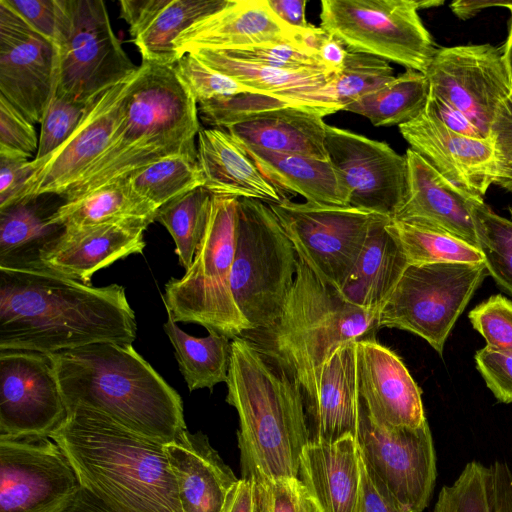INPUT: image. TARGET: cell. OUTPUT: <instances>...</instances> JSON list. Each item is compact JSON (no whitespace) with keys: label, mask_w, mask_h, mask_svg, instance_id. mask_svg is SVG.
Here are the masks:
<instances>
[{"label":"cell","mask_w":512,"mask_h":512,"mask_svg":"<svg viewBox=\"0 0 512 512\" xmlns=\"http://www.w3.org/2000/svg\"><path fill=\"white\" fill-rule=\"evenodd\" d=\"M28 156L0 149V209L13 205L34 172Z\"/></svg>","instance_id":"cell-53"},{"label":"cell","mask_w":512,"mask_h":512,"mask_svg":"<svg viewBox=\"0 0 512 512\" xmlns=\"http://www.w3.org/2000/svg\"><path fill=\"white\" fill-rule=\"evenodd\" d=\"M426 107L451 131L472 138H486L461 111L431 91Z\"/></svg>","instance_id":"cell-55"},{"label":"cell","mask_w":512,"mask_h":512,"mask_svg":"<svg viewBox=\"0 0 512 512\" xmlns=\"http://www.w3.org/2000/svg\"><path fill=\"white\" fill-rule=\"evenodd\" d=\"M129 79L91 101L76 131L57 150L41 160L32 159L34 172L14 204L43 195L62 196L80 179L109 145Z\"/></svg>","instance_id":"cell-20"},{"label":"cell","mask_w":512,"mask_h":512,"mask_svg":"<svg viewBox=\"0 0 512 512\" xmlns=\"http://www.w3.org/2000/svg\"><path fill=\"white\" fill-rule=\"evenodd\" d=\"M226 402L239 416L242 477H298L310 442L298 384L243 336L231 340Z\"/></svg>","instance_id":"cell-4"},{"label":"cell","mask_w":512,"mask_h":512,"mask_svg":"<svg viewBox=\"0 0 512 512\" xmlns=\"http://www.w3.org/2000/svg\"><path fill=\"white\" fill-rule=\"evenodd\" d=\"M132 188L157 209L174 198L204 185L197 155L164 157L127 176Z\"/></svg>","instance_id":"cell-40"},{"label":"cell","mask_w":512,"mask_h":512,"mask_svg":"<svg viewBox=\"0 0 512 512\" xmlns=\"http://www.w3.org/2000/svg\"><path fill=\"white\" fill-rule=\"evenodd\" d=\"M356 342L339 346L322 369L316 398L305 411L310 442L356 438L360 407Z\"/></svg>","instance_id":"cell-28"},{"label":"cell","mask_w":512,"mask_h":512,"mask_svg":"<svg viewBox=\"0 0 512 512\" xmlns=\"http://www.w3.org/2000/svg\"><path fill=\"white\" fill-rule=\"evenodd\" d=\"M201 120L241 144L328 161L326 123L332 109L273 95L243 93L199 103Z\"/></svg>","instance_id":"cell-12"},{"label":"cell","mask_w":512,"mask_h":512,"mask_svg":"<svg viewBox=\"0 0 512 512\" xmlns=\"http://www.w3.org/2000/svg\"><path fill=\"white\" fill-rule=\"evenodd\" d=\"M347 52L345 46L329 34L318 50V57L328 69L338 73L343 68Z\"/></svg>","instance_id":"cell-60"},{"label":"cell","mask_w":512,"mask_h":512,"mask_svg":"<svg viewBox=\"0 0 512 512\" xmlns=\"http://www.w3.org/2000/svg\"><path fill=\"white\" fill-rule=\"evenodd\" d=\"M415 0H322L321 28L347 49L426 73L436 52Z\"/></svg>","instance_id":"cell-11"},{"label":"cell","mask_w":512,"mask_h":512,"mask_svg":"<svg viewBox=\"0 0 512 512\" xmlns=\"http://www.w3.org/2000/svg\"><path fill=\"white\" fill-rule=\"evenodd\" d=\"M23 201L0 209V267L40 268L42 249L63 227L49 222L33 204Z\"/></svg>","instance_id":"cell-35"},{"label":"cell","mask_w":512,"mask_h":512,"mask_svg":"<svg viewBox=\"0 0 512 512\" xmlns=\"http://www.w3.org/2000/svg\"><path fill=\"white\" fill-rule=\"evenodd\" d=\"M407 194L393 219L445 233L479 249L472 219L475 199L442 176L421 155L407 149Z\"/></svg>","instance_id":"cell-24"},{"label":"cell","mask_w":512,"mask_h":512,"mask_svg":"<svg viewBox=\"0 0 512 512\" xmlns=\"http://www.w3.org/2000/svg\"><path fill=\"white\" fill-rule=\"evenodd\" d=\"M410 148L469 196L483 200L495 183L497 164L493 141L451 131L426 106L413 120L399 126Z\"/></svg>","instance_id":"cell-21"},{"label":"cell","mask_w":512,"mask_h":512,"mask_svg":"<svg viewBox=\"0 0 512 512\" xmlns=\"http://www.w3.org/2000/svg\"><path fill=\"white\" fill-rule=\"evenodd\" d=\"M56 45L0 0V96L33 124L54 94Z\"/></svg>","instance_id":"cell-19"},{"label":"cell","mask_w":512,"mask_h":512,"mask_svg":"<svg viewBox=\"0 0 512 512\" xmlns=\"http://www.w3.org/2000/svg\"><path fill=\"white\" fill-rule=\"evenodd\" d=\"M81 487L52 438L0 437V512H62Z\"/></svg>","instance_id":"cell-15"},{"label":"cell","mask_w":512,"mask_h":512,"mask_svg":"<svg viewBox=\"0 0 512 512\" xmlns=\"http://www.w3.org/2000/svg\"><path fill=\"white\" fill-rule=\"evenodd\" d=\"M429 92L427 76L408 69L379 89L348 104L343 110L366 117L374 126H400L422 112Z\"/></svg>","instance_id":"cell-37"},{"label":"cell","mask_w":512,"mask_h":512,"mask_svg":"<svg viewBox=\"0 0 512 512\" xmlns=\"http://www.w3.org/2000/svg\"><path fill=\"white\" fill-rule=\"evenodd\" d=\"M267 3L276 17L289 27L301 31L312 26L305 16L306 0H267Z\"/></svg>","instance_id":"cell-57"},{"label":"cell","mask_w":512,"mask_h":512,"mask_svg":"<svg viewBox=\"0 0 512 512\" xmlns=\"http://www.w3.org/2000/svg\"><path fill=\"white\" fill-rule=\"evenodd\" d=\"M356 442L364 463L408 512H422L436 480V456L426 421L419 427H383L360 401Z\"/></svg>","instance_id":"cell-16"},{"label":"cell","mask_w":512,"mask_h":512,"mask_svg":"<svg viewBox=\"0 0 512 512\" xmlns=\"http://www.w3.org/2000/svg\"><path fill=\"white\" fill-rule=\"evenodd\" d=\"M297 255L325 283L340 292L374 223L383 216L350 206L293 202L284 196L268 204Z\"/></svg>","instance_id":"cell-13"},{"label":"cell","mask_w":512,"mask_h":512,"mask_svg":"<svg viewBox=\"0 0 512 512\" xmlns=\"http://www.w3.org/2000/svg\"><path fill=\"white\" fill-rule=\"evenodd\" d=\"M386 229L400 245L409 265L484 261L479 249L445 233L396 219H390Z\"/></svg>","instance_id":"cell-41"},{"label":"cell","mask_w":512,"mask_h":512,"mask_svg":"<svg viewBox=\"0 0 512 512\" xmlns=\"http://www.w3.org/2000/svg\"><path fill=\"white\" fill-rule=\"evenodd\" d=\"M230 0H121L120 16L142 61L174 65L175 42L196 22L222 10Z\"/></svg>","instance_id":"cell-27"},{"label":"cell","mask_w":512,"mask_h":512,"mask_svg":"<svg viewBox=\"0 0 512 512\" xmlns=\"http://www.w3.org/2000/svg\"><path fill=\"white\" fill-rule=\"evenodd\" d=\"M378 312L348 301L298 256L297 273L277 320L245 332L301 389L305 411L313 404L322 369L341 345L376 339Z\"/></svg>","instance_id":"cell-6"},{"label":"cell","mask_w":512,"mask_h":512,"mask_svg":"<svg viewBox=\"0 0 512 512\" xmlns=\"http://www.w3.org/2000/svg\"><path fill=\"white\" fill-rule=\"evenodd\" d=\"M418 9H428L432 7H438L440 5L444 4L443 0H423V1H416Z\"/></svg>","instance_id":"cell-63"},{"label":"cell","mask_w":512,"mask_h":512,"mask_svg":"<svg viewBox=\"0 0 512 512\" xmlns=\"http://www.w3.org/2000/svg\"><path fill=\"white\" fill-rule=\"evenodd\" d=\"M475 362L496 399L502 403H512V353L486 345L476 352Z\"/></svg>","instance_id":"cell-50"},{"label":"cell","mask_w":512,"mask_h":512,"mask_svg":"<svg viewBox=\"0 0 512 512\" xmlns=\"http://www.w3.org/2000/svg\"><path fill=\"white\" fill-rule=\"evenodd\" d=\"M512 2L508 1H488V0H458L450 4L452 12L462 20L474 17L484 9L491 7L510 8Z\"/></svg>","instance_id":"cell-61"},{"label":"cell","mask_w":512,"mask_h":512,"mask_svg":"<svg viewBox=\"0 0 512 512\" xmlns=\"http://www.w3.org/2000/svg\"><path fill=\"white\" fill-rule=\"evenodd\" d=\"M174 66L197 104L250 93L237 81L208 67L192 53L180 57Z\"/></svg>","instance_id":"cell-47"},{"label":"cell","mask_w":512,"mask_h":512,"mask_svg":"<svg viewBox=\"0 0 512 512\" xmlns=\"http://www.w3.org/2000/svg\"><path fill=\"white\" fill-rule=\"evenodd\" d=\"M394 77L393 68L387 61L348 51L342 70L320 89L307 93L305 100L338 112Z\"/></svg>","instance_id":"cell-38"},{"label":"cell","mask_w":512,"mask_h":512,"mask_svg":"<svg viewBox=\"0 0 512 512\" xmlns=\"http://www.w3.org/2000/svg\"><path fill=\"white\" fill-rule=\"evenodd\" d=\"M487 273L484 261L408 265L379 311L378 328L411 332L442 355L453 326Z\"/></svg>","instance_id":"cell-10"},{"label":"cell","mask_w":512,"mask_h":512,"mask_svg":"<svg viewBox=\"0 0 512 512\" xmlns=\"http://www.w3.org/2000/svg\"><path fill=\"white\" fill-rule=\"evenodd\" d=\"M492 512H512V471L506 462L496 461L490 467Z\"/></svg>","instance_id":"cell-56"},{"label":"cell","mask_w":512,"mask_h":512,"mask_svg":"<svg viewBox=\"0 0 512 512\" xmlns=\"http://www.w3.org/2000/svg\"><path fill=\"white\" fill-rule=\"evenodd\" d=\"M389 220L380 217L374 223L340 290L349 303L378 313L409 265L400 245L386 229Z\"/></svg>","instance_id":"cell-31"},{"label":"cell","mask_w":512,"mask_h":512,"mask_svg":"<svg viewBox=\"0 0 512 512\" xmlns=\"http://www.w3.org/2000/svg\"><path fill=\"white\" fill-rule=\"evenodd\" d=\"M360 457L355 437L334 443L309 442L300 457L298 478L320 512H358Z\"/></svg>","instance_id":"cell-29"},{"label":"cell","mask_w":512,"mask_h":512,"mask_svg":"<svg viewBox=\"0 0 512 512\" xmlns=\"http://www.w3.org/2000/svg\"><path fill=\"white\" fill-rule=\"evenodd\" d=\"M136 332L121 285L94 287L45 268L0 267V351L132 344Z\"/></svg>","instance_id":"cell-1"},{"label":"cell","mask_w":512,"mask_h":512,"mask_svg":"<svg viewBox=\"0 0 512 512\" xmlns=\"http://www.w3.org/2000/svg\"><path fill=\"white\" fill-rule=\"evenodd\" d=\"M296 249L271 207L238 198L231 290L250 330L270 327L294 283Z\"/></svg>","instance_id":"cell-7"},{"label":"cell","mask_w":512,"mask_h":512,"mask_svg":"<svg viewBox=\"0 0 512 512\" xmlns=\"http://www.w3.org/2000/svg\"><path fill=\"white\" fill-rule=\"evenodd\" d=\"M34 29L56 44L61 28V0H6Z\"/></svg>","instance_id":"cell-52"},{"label":"cell","mask_w":512,"mask_h":512,"mask_svg":"<svg viewBox=\"0 0 512 512\" xmlns=\"http://www.w3.org/2000/svg\"><path fill=\"white\" fill-rule=\"evenodd\" d=\"M433 512H492L490 468L467 463L452 484L442 487Z\"/></svg>","instance_id":"cell-43"},{"label":"cell","mask_w":512,"mask_h":512,"mask_svg":"<svg viewBox=\"0 0 512 512\" xmlns=\"http://www.w3.org/2000/svg\"><path fill=\"white\" fill-rule=\"evenodd\" d=\"M252 482L253 512H320L298 477H242Z\"/></svg>","instance_id":"cell-44"},{"label":"cell","mask_w":512,"mask_h":512,"mask_svg":"<svg viewBox=\"0 0 512 512\" xmlns=\"http://www.w3.org/2000/svg\"><path fill=\"white\" fill-rule=\"evenodd\" d=\"M38 146L39 137L34 124L0 96V149L32 158L36 155Z\"/></svg>","instance_id":"cell-49"},{"label":"cell","mask_w":512,"mask_h":512,"mask_svg":"<svg viewBox=\"0 0 512 512\" xmlns=\"http://www.w3.org/2000/svg\"><path fill=\"white\" fill-rule=\"evenodd\" d=\"M238 198L213 195L206 232L191 266L165 285L163 302L174 321L192 322L230 339L250 325L239 311L231 290Z\"/></svg>","instance_id":"cell-8"},{"label":"cell","mask_w":512,"mask_h":512,"mask_svg":"<svg viewBox=\"0 0 512 512\" xmlns=\"http://www.w3.org/2000/svg\"><path fill=\"white\" fill-rule=\"evenodd\" d=\"M220 51L240 61L280 70L334 72L317 54L294 44L271 43Z\"/></svg>","instance_id":"cell-45"},{"label":"cell","mask_w":512,"mask_h":512,"mask_svg":"<svg viewBox=\"0 0 512 512\" xmlns=\"http://www.w3.org/2000/svg\"><path fill=\"white\" fill-rule=\"evenodd\" d=\"M239 144L266 179L281 192L299 194L308 202L346 206L329 161Z\"/></svg>","instance_id":"cell-32"},{"label":"cell","mask_w":512,"mask_h":512,"mask_svg":"<svg viewBox=\"0 0 512 512\" xmlns=\"http://www.w3.org/2000/svg\"><path fill=\"white\" fill-rule=\"evenodd\" d=\"M62 512H137L104 500L81 487Z\"/></svg>","instance_id":"cell-58"},{"label":"cell","mask_w":512,"mask_h":512,"mask_svg":"<svg viewBox=\"0 0 512 512\" xmlns=\"http://www.w3.org/2000/svg\"><path fill=\"white\" fill-rule=\"evenodd\" d=\"M213 194L200 186L161 206L155 221L172 236L180 265L187 270L194 259L208 225Z\"/></svg>","instance_id":"cell-39"},{"label":"cell","mask_w":512,"mask_h":512,"mask_svg":"<svg viewBox=\"0 0 512 512\" xmlns=\"http://www.w3.org/2000/svg\"><path fill=\"white\" fill-rule=\"evenodd\" d=\"M197 160L204 185L213 195L279 203L282 192L260 172L244 148L224 129H201Z\"/></svg>","instance_id":"cell-30"},{"label":"cell","mask_w":512,"mask_h":512,"mask_svg":"<svg viewBox=\"0 0 512 512\" xmlns=\"http://www.w3.org/2000/svg\"><path fill=\"white\" fill-rule=\"evenodd\" d=\"M223 512H253L252 482L241 478L231 490Z\"/></svg>","instance_id":"cell-59"},{"label":"cell","mask_w":512,"mask_h":512,"mask_svg":"<svg viewBox=\"0 0 512 512\" xmlns=\"http://www.w3.org/2000/svg\"><path fill=\"white\" fill-rule=\"evenodd\" d=\"M153 221L128 219L66 227L40 253V268L91 285L95 272L119 259L141 254L144 232Z\"/></svg>","instance_id":"cell-23"},{"label":"cell","mask_w":512,"mask_h":512,"mask_svg":"<svg viewBox=\"0 0 512 512\" xmlns=\"http://www.w3.org/2000/svg\"><path fill=\"white\" fill-rule=\"evenodd\" d=\"M359 398L383 427H419L427 420L422 392L401 358L376 339L356 342Z\"/></svg>","instance_id":"cell-22"},{"label":"cell","mask_w":512,"mask_h":512,"mask_svg":"<svg viewBox=\"0 0 512 512\" xmlns=\"http://www.w3.org/2000/svg\"><path fill=\"white\" fill-rule=\"evenodd\" d=\"M197 102L174 65L142 61L128 81L109 145L61 197L79 199L175 154L197 155Z\"/></svg>","instance_id":"cell-3"},{"label":"cell","mask_w":512,"mask_h":512,"mask_svg":"<svg viewBox=\"0 0 512 512\" xmlns=\"http://www.w3.org/2000/svg\"><path fill=\"white\" fill-rule=\"evenodd\" d=\"M191 53L208 67L237 81L250 93L273 95L293 102L320 89L337 74L270 68L231 58L220 50L201 49Z\"/></svg>","instance_id":"cell-33"},{"label":"cell","mask_w":512,"mask_h":512,"mask_svg":"<svg viewBox=\"0 0 512 512\" xmlns=\"http://www.w3.org/2000/svg\"><path fill=\"white\" fill-rule=\"evenodd\" d=\"M300 33L279 20L267 0H230L222 10L181 33L175 50L179 59L201 49L230 50L271 43L305 48Z\"/></svg>","instance_id":"cell-25"},{"label":"cell","mask_w":512,"mask_h":512,"mask_svg":"<svg viewBox=\"0 0 512 512\" xmlns=\"http://www.w3.org/2000/svg\"><path fill=\"white\" fill-rule=\"evenodd\" d=\"M425 75L430 91L461 111L488 138L501 104L512 93L502 49L490 44L442 47Z\"/></svg>","instance_id":"cell-17"},{"label":"cell","mask_w":512,"mask_h":512,"mask_svg":"<svg viewBox=\"0 0 512 512\" xmlns=\"http://www.w3.org/2000/svg\"><path fill=\"white\" fill-rule=\"evenodd\" d=\"M358 512H408L379 477L364 463L360 453Z\"/></svg>","instance_id":"cell-54"},{"label":"cell","mask_w":512,"mask_h":512,"mask_svg":"<svg viewBox=\"0 0 512 512\" xmlns=\"http://www.w3.org/2000/svg\"><path fill=\"white\" fill-rule=\"evenodd\" d=\"M85 489L137 512H182L165 445L87 410L50 435Z\"/></svg>","instance_id":"cell-5"},{"label":"cell","mask_w":512,"mask_h":512,"mask_svg":"<svg viewBox=\"0 0 512 512\" xmlns=\"http://www.w3.org/2000/svg\"><path fill=\"white\" fill-rule=\"evenodd\" d=\"M472 219L488 274L512 296V221L474 200Z\"/></svg>","instance_id":"cell-42"},{"label":"cell","mask_w":512,"mask_h":512,"mask_svg":"<svg viewBox=\"0 0 512 512\" xmlns=\"http://www.w3.org/2000/svg\"><path fill=\"white\" fill-rule=\"evenodd\" d=\"M89 104L53 94L40 123L39 146L33 159L41 160L64 144L82 122Z\"/></svg>","instance_id":"cell-46"},{"label":"cell","mask_w":512,"mask_h":512,"mask_svg":"<svg viewBox=\"0 0 512 512\" xmlns=\"http://www.w3.org/2000/svg\"><path fill=\"white\" fill-rule=\"evenodd\" d=\"M165 451L182 512H223L238 480L202 432L183 430Z\"/></svg>","instance_id":"cell-26"},{"label":"cell","mask_w":512,"mask_h":512,"mask_svg":"<svg viewBox=\"0 0 512 512\" xmlns=\"http://www.w3.org/2000/svg\"><path fill=\"white\" fill-rule=\"evenodd\" d=\"M67 419L50 356L27 350L0 351V437H50Z\"/></svg>","instance_id":"cell-18"},{"label":"cell","mask_w":512,"mask_h":512,"mask_svg":"<svg viewBox=\"0 0 512 512\" xmlns=\"http://www.w3.org/2000/svg\"><path fill=\"white\" fill-rule=\"evenodd\" d=\"M468 317L487 346L512 353V301L493 295L474 307Z\"/></svg>","instance_id":"cell-48"},{"label":"cell","mask_w":512,"mask_h":512,"mask_svg":"<svg viewBox=\"0 0 512 512\" xmlns=\"http://www.w3.org/2000/svg\"><path fill=\"white\" fill-rule=\"evenodd\" d=\"M325 146L346 206L393 219L407 194L405 155L385 142L328 124Z\"/></svg>","instance_id":"cell-14"},{"label":"cell","mask_w":512,"mask_h":512,"mask_svg":"<svg viewBox=\"0 0 512 512\" xmlns=\"http://www.w3.org/2000/svg\"><path fill=\"white\" fill-rule=\"evenodd\" d=\"M163 328L172 343L179 369L190 391L210 390L228 379L231 340L217 331L194 337L179 328L170 313Z\"/></svg>","instance_id":"cell-36"},{"label":"cell","mask_w":512,"mask_h":512,"mask_svg":"<svg viewBox=\"0 0 512 512\" xmlns=\"http://www.w3.org/2000/svg\"><path fill=\"white\" fill-rule=\"evenodd\" d=\"M508 10L510 11L508 35H507L506 42L501 49H502L503 57H504L508 72L512 79V6L510 8H508Z\"/></svg>","instance_id":"cell-62"},{"label":"cell","mask_w":512,"mask_h":512,"mask_svg":"<svg viewBox=\"0 0 512 512\" xmlns=\"http://www.w3.org/2000/svg\"><path fill=\"white\" fill-rule=\"evenodd\" d=\"M157 208L140 196L127 177L60 205L49 217L53 225L81 227L128 219L155 221Z\"/></svg>","instance_id":"cell-34"},{"label":"cell","mask_w":512,"mask_h":512,"mask_svg":"<svg viewBox=\"0 0 512 512\" xmlns=\"http://www.w3.org/2000/svg\"><path fill=\"white\" fill-rule=\"evenodd\" d=\"M489 137L496 156L495 184L512 192V93L499 107Z\"/></svg>","instance_id":"cell-51"},{"label":"cell","mask_w":512,"mask_h":512,"mask_svg":"<svg viewBox=\"0 0 512 512\" xmlns=\"http://www.w3.org/2000/svg\"><path fill=\"white\" fill-rule=\"evenodd\" d=\"M48 355L68 414L92 411L164 445L186 429L180 395L132 344L101 342Z\"/></svg>","instance_id":"cell-2"},{"label":"cell","mask_w":512,"mask_h":512,"mask_svg":"<svg viewBox=\"0 0 512 512\" xmlns=\"http://www.w3.org/2000/svg\"><path fill=\"white\" fill-rule=\"evenodd\" d=\"M54 94L89 104L137 70L115 35L102 0H61Z\"/></svg>","instance_id":"cell-9"}]
</instances>
